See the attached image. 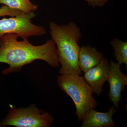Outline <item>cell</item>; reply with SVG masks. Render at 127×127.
Segmentation results:
<instances>
[{
  "label": "cell",
  "mask_w": 127,
  "mask_h": 127,
  "mask_svg": "<svg viewBox=\"0 0 127 127\" xmlns=\"http://www.w3.org/2000/svg\"><path fill=\"white\" fill-rule=\"evenodd\" d=\"M104 57L102 52L90 45L80 47L78 55V64L82 71L86 72L97 65Z\"/></svg>",
  "instance_id": "9"
},
{
  "label": "cell",
  "mask_w": 127,
  "mask_h": 127,
  "mask_svg": "<svg viewBox=\"0 0 127 127\" xmlns=\"http://www.w3.org/2000/svg\"><path fill=\"white\" fill-rule=\"evenodd\" d=\"M0 4L25 13H31L38 10V6L33 4L30 0H0Z\"/></svg>",
  "instance_id": "10"
},
{
  "label": "cell",
  "mask_w": 127,
  "mask_h": 127,
  "mask_svg": "<svg viewBox=\"0 0 127 127\" xmlns=\"http://www.w3.org/2000/svg\"><path fill=\"white\" fill-rule=\"evenodd\" d=\"M117 112L115 108L111 106L107 112H101L91 109L82 120L81 127H114L117 125L113 116Z\"/></svg>",
  "instance_id": "8"
},
{
  "label": "cell",
  "mask_w": 127,
  "mask_h": 127,
  "mask_svg": "<svg viewBox=\"0 0 127 127\" xmlns=\"http://www.w3.org/2000/svg\"><path fill=\"white\" fill-rule=\"evenodd\" d=\"M1 125L0 123V127H1Z\"/></svg>",
  "instance_id": "14"
},
{
  "label": "cell",
  "mask_w": 127,
  "mask_h": 127,
  "mask_svg": "<svg viewBox=\"0 0 127 127\" xmlns=\"http://www.w3.org/2000/svg\"><path fill=\"white\" fill-rule=\"evenodd\" d=\"M9 105V113L0 122L1 127H50L54 122V118L50 113L39 109L35 104L26 108H16Z\"/></svg>",
  "instance_id": "4"
},
{
  "label": "cell",
  "mask_w": 127,
  "mask_h": 127,
  "mask_svg": "<svg viewBox=\"0 0 127 127\" xmlns=\"http://www.w3.org/2000/svg\"><path fill=\"white\" fill-rule=\"evenodd\" d=\"M18 37L16 34H7L0 39V63L10 66L1 72L2 74L19 72L24 66L37 60L44 61L52 67L59 66L56 45L52 39L34 46L27 39L18 41Z\"/></svg>",
  "instance_id": "1"
},
{
  "label": "cell",
  "mask_w": 127,
  "mask_h": 127,
  "mask_svg": "<svg viewBox=\"0 0 127 127\" xmlns=\"http://www.w3.org/2000/svg\"><path fill=\"white\" fill-rule=\"evenodd\" d=\"M113 47L114 56L118 62L120 64H124L127 69V42L123 41L118 38H115L111 42Z\"/></svg>",
  "instance_id": "11"
},
{
  "label": "cell",
  "mask_w": 127,
  "mask_h": 127,
  "mask_svg": "<svg viewBox=\"0 0 127 127\" xmlns=\"http://www.w3.org/2000/svg\"><path fill=\"white\" fill-rule=\"evenodd\" d=\"M50 34L56 43L61 68L60 75L81 76L78 64L80 47L78 42L82 36L81 30L75 22L59 25L53 22L49 23Z\"/></svg>",
  "instance_id": "2"
},
{
  "label": "cell",
  "mask_w": 127,
  "mask_h": 127,
  "mask_svg": "<svg viewBox=\"0 0 127 127\" xmlns=\"http://www.w3.org/2000/svg\"><path fill=\"white\" fill-rule=\"evenodd\" d=\"M110 62L107 58H103L98 64L92 67L83 76L84 81L93 88L94 93L100 96L103 91V87L107 80Z\"/></svg>",
  "instance_id": "7"
},
{
  "label": "cell",
  "mask_w": 127,
  "mask_h": 127,
  "mask_svg": "<svg viewBox=\"0 0 127 127\" xmlns=\"http://www.w3.org/2000/svg\"><path fill=\"white\" fill-rule=\"evenodd\" d=\"M88 4L93 8L103 7L106 4L108 0H84Z\"/></svg>",
  "instance_id": "13"
},
{
  "label": "cell",
  "mask_w": 127,
  "mask_h": 127,
  "mask_svg": "<svg viewBox=\"0 0 127 127\" xmlns=\"http://www.w3.org/2000/svg\"><path fill=\"white\" fill-rule=\"evenodd\" d=\"M22 12L19 10L12 9L6 5H4L0 8V17L5 16H15Z\"/></svg>",
  "instance_id": "12"
},
{
  "label": "cell",
  "mask_w": 127,
  "mask_h": 127,
  "mask_svg": "<svg viewBox=\"0 0 127 127\" xmlns=\"http://www.w3.org/2000/svg\"><path fill=\"white\" fill-rule=\"evenodd\" d=\"M121 64L110 61V68L107 81L109 83V91L108 96L115 108H119V103L122 101V92L127 85V75L122 72Z\"/></svg>",
  "instance_id": "6"
},
{
  "label": "cell",
  "mask_w": 127,
  "mask_h": 127,
  "mask_svg": "<svg viewBox=\"0 0 127 127\" xmlns=\"http://www.w3.org/2000/svg\"><path fill=\"white\" fill-rule=\"evenodd\" d=\"M58 85L61 91L70 97L75 103L78 120L82 122L90 109L98 106L92 96L93 88L83 76L73 75H61L57 78Z\"/></svg>",
  "instance_id": "3"
},
{
  "label": "cell",
  "mask_w": 127,
  "mask_h": 127,
  "mask_svg": "<svg viewBox=\"0 0 127 127\" xmlns=\"http://www.w3.org/2000/svg\"><path fill=\"white\" fill-rule=\"evenodd\" d=\"M34 12H22L15 16L0 20V39L7 34H15L23 39L32 36H41L47 33L46 29L43 26H36L31 22L35 17Z\"/></svg>",
  "instance_id": "5"
}]
</instances>
